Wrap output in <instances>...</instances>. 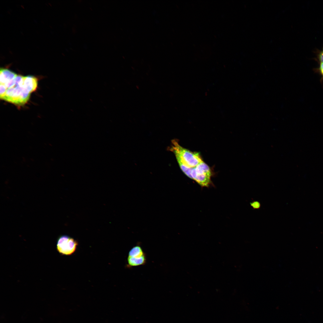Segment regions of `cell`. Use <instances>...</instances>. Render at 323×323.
I'll list each match as a JSON object with an SVG mask.
<instances>
[{
    "instance_id": "1",
    "label": "cell",
    "mask_w": 323,
    "mask_h": 323,
    "mask_svg": "<svg viewBox=\"0 0 323 323\" xmlns=\"http://www.w3.org/2000/svg\"><path fill=\"white\" fill-rule=\"evenodd\" d=\"M33 90L28 84L25 77L17 75L12 85L6 89L1 99L17 106H22L29 100Z\"/></svg>"
},
{
    "instance_id": "2",
    "label": "cell",
    "mask_w": 323,
    "mask_h": 323,
    "mask_svg": "<svg viewBox=\"0 0 323 323\" xmlns=\"http://www.w3.org/2000/svg\"><path fill=\"white\" fill-rule=\"evenodd\" d=\"M170 150L175 154L177 159L190 167L196 166L203 161L199 153L192 152L181 146L177 141L173 140Z\"/></svg>"
},
{
    "instance_id": "3",
    "label": "cell",
    "mask_w": 323,
    "mask_h": 323,
    "mask_svg": "<svg viewBox=\"0 0 323 323\" xmlns=\"http://www.w3.org/2000/svg\"><path fill=\"white\" fill-rule=\"evenodd\" d=\"M211 172L209 167L203 161L191 168L190 178L202 187H208L211 182Z\"/></svg>"
},
{
    "instance_id": "4",
    "label": "cell",
    "mask_w": 323,
    "mask_h": 323,
    "mask_svg": "<svg viewBox=\"0 0 323 323\" xmlns=\"http://www.w3.org/2000/svg\"><path fill=\"white\" fill-rule=\"evenodd\" d=\"M78 245L77 242L73 238L67 235H62L57 238L56 249L58 252L62 255H70L76 250Z\"/></svg>"
},
{
    "instance_id": "5",
    "label": "cell",
    "mask_w": 323,
    "mask_h": 323,
    "mask_svg": "<svg viewBox=\"0 0 323 323\" xmlns=\"http://www.w3.org/2000/svg\"><path fill=\"white\" fill-rule=\"evenodd\" d=\"M17 74L10 70L1 68L0 71V84H5L13 80Z\"/></svg>"
},
{
    "instance_id": "6",
    "label": "cell",
    "mask_w": 323,
    "mask_h": 323,
    "mask_svg": "<svg viewBox=\"0 0 323 323\" xmlns=\"http://www.w3.org/2000/svg\"><path fill=\"white\" fill-rule=\"evenodd\" d=\"M127 263L129 266H134L144 265L146 261L145 255L139 257H128Z\"/></svg>"
},
{
    "instance_id": "7",
    "label": "cell",
    "mask_w": 323,
    "mask_h": 323,
    "mask_svg": "<svg viewBox=\"0 0 323 323\" xmlns=\"http://www.w3.org/2000/svg\"><path fill=\"white\" fill-rule=\"evenodd\" d=\"M145 254L141 247L139 246L133 247L129 251L128 256L132 257L141 256Z\"/></svg>"
},
{
    "instance_id": "8",
    "label": "cell",
    "mask_w": 323,
    "mask_h": 323,
    "mask_svg": "<svg viewBox=\"0 0 323 323\" xmlns=\"http://www.w3.org/2000/svg\"><path fill=\"white\" fill-rule=\"evenodd\" d=\"M251 207L255 209H259L261 206L260 203L258 201H254L250 203Z\"/></svg>"
},
{
    "instance_id": "9",
    "label": "cell",
    "mask_w": 323,
    "mask_h": 323,
    "mask_svg": "<svg viewBox=\"0 0 323 323\" xmlns=\"http://www.w3.org/2000/svg\"><path fill=\"white\" fill-rule=\"evenodd\" d=\"M317 71L321 76V81L323 82V63H320L319 67L317 69Z\"/></svg>"
},
{
    "instance_id": "10",
    "label": "cell",
    "mask_w": 323,
    "mask_h": 323,
    "mask_svg": "<svg viewBox=\"0 0 323 323\" xmlns=\"http://www.w3.org/2000/svg\"><path fill=\"white\" fill-rule=\"evenodd\" d=\"M319 60L320 63H323V50L320 52L319 56Z\"/></svg>"
}]
</instances>
